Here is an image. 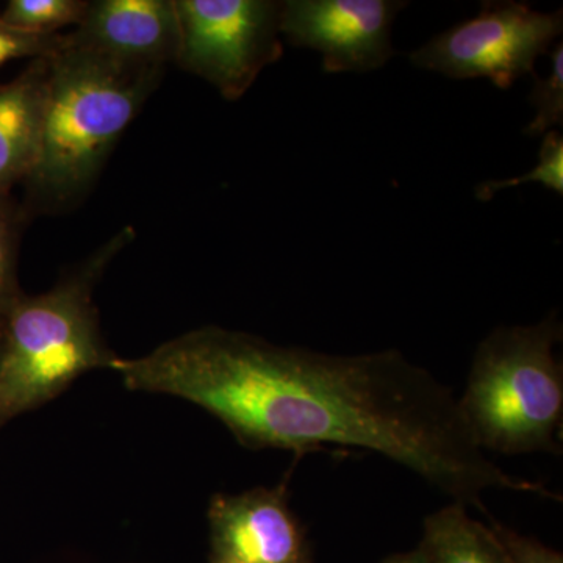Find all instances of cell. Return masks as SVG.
Masks as SVG:
<instances>
[{
	"instance_id": "3957f363",
	"label": "cell",
	"mask_w": 563,
	"mask_h": 563,
	"mask_svg": "<svg viewBox=\"0 0 563 563\" xmlns=\"http://www.w3.org/2000/svg\"><path fill=\"white\" fill-rule=\"evenodd\" d=\"M133 239L132 228L122 229L51 290L22 292L11 307L0 343V429L54 401L84 374L113 372L121 357L103 339L95 291Z\"/></svg>"
},
{
	"instance_id": "277c9868",
	"label": "cell",
	"mask_w": 563,
	"mask_h": 563,
	"mask_svg": "<svg viewBox=\"0 0 563 563\" xmlns=\"http://www.w3.org/2000/svg\"><path fill=\"white\" fill-rule=\"evenodd\" d=\"M562 336L553 312L496 328L479 343L457 401L484 453L562 454L563 368L554 351Z\"/></svg>"
},
{
	"instance_id": "7a4b0ae2",
	"label": "cell",
	"mask_w": 563,
	"mask_h": 563,
	"mask_svg": "<svg viewBox=\"0 0 563 563\" xmlns=\"http://www.w3.org/2000/svg\"><path fill=\"white\" fill-rule=\"evenodd\" d=\"M166 68L117 60L70 38L49 57L38 158L22 184L27 217L79 206Z\"/></svg>"
},
{
	"instance_id": "7c38bea8",
	"label": "cell",
	"mask_w": 563,
	"mask_h": 563,
	"mask_svg": "<svg viewBox=\"0 0 563 563\" xmlns=\"http://www.w3.org/2000/svg\"><path fill=\"white\" fill-rule=\"evenodd\" d=\"M90 0H9L0 18L22 32L55 36L79 27Z\"/></svg>"
},
{
	"instance_id": "4fadbf2b",
	"label": "cell",
	"mask_w": 563,
	"mask_h": 563,
	"mask_svg": "<svg viewBox=\"0 0 563 563\" xmlns=\"http://www.w3.org/2000/svg\"><path fill=\"white\" fill-rule=\"evenodd\" d=\"M31 218L13 195L0 196V324L21 298L18 262L22 233Z\"/></svg>"
},
{
	"instance_id": "ba28073f",
	"label": "cell",
	"mask_w": 563,
	"mask_h": 563,
	"mask_svg": "<svg viewBox=\"0 0 563 563\" xmlns=\"http://www.w3.org/2000/svg\"><path fill=\"white\" fill-rule=\"evenodd\" d=\"M209 563H313L306 528L287 484L217 493L207 509Z\"/></svg>"
},
{
	"instance_id": "9a60e30c",
	"label": "cell",
	"mask_w": 563,
	"mask_h": 563,
	"mask_svg": "<svg viewBox=\"0 0 563 563\" xmlns=\"http://www.w3.org/2000/svg\"><path fill=\"white\" fill-rule=\"evenodd\" d=\"M532 181H539L559 196L563 195V139L558 131L544 133L539 151V162L531 173L512 177V179L483 181L477 185L476 198L479 201H490L498 191L532 184Z\"/></svg>"
},
{
	"instance_id": "2e32d148",
	"label": "cell",
	"mask_w": 563,
	"mask_h": 563,
	"mask_svg": "<svg viewBox=\"0 0 563 563\" xmlns=\"http://www.w3.org/2000/svg\"><path fill=\"white\" fill-rule=\"evenodd\" d=\"M65 35L66 33L55 36L32 35L7 24L0 18V69L11 62L24 60V58L33 62L51 57L65 43Z\"/></svg>"
},
{
	"instance_id": "e0dca14e",
	"label": "cell",
	"mask_w": 563,
	"mask_h": 563,
	"mask_svg": "<svg viewBox=\"0 0 563 563\" xmlns=\"http://www.w3.org/2000/svg\"><path fill=\"white\" fill-rule=\"evenodd\" d=\"M510 563H563V555L533 537L523 536L499 521H488Z\"/></svg>"
},
{
	"instance_id": "d6986e66",
	"label": "cell",
	"mask_w": 563,
	"mask_h": 563,
	"mask_svg": "<svg viewBox=\"0 0 563 563\" xmlns=\"http://www.w3.org/2000/svg\"><path fill=\"white\" fill-rule=\"evenodd\" d=\"M2 325H3V322H2V324H0V343H2Z\"/></svg>"
},
{
	"instance_id": "5bb4252c",
	"label": "cell",
	"mask_w": 563,
	"mask_h": 563,
	"mask_svg": "<svg viewBox=\"0 0 563 563\" xmlns=\"http://www.w3.org/2000/svg\"><path fill=\"white\" fill-rule=\"evenodd\" d=\"M555 43L550 51L551 69L547 77L533 76L536 84L529 102L536 109V117L525 128L526 135L539 136L563 125V46Z\"/></svg>"
},
{
	"instance_id": "8992f818",
	"label": "cell",
	"mask_w": 563,
	"mask_h": 563,
	"mask_svg": "<svg viewBox=\"0 0 563 563\" xmlns=\"http://www.w3.org/2000/svg\"><path fill=\"white\" fill-rule=\"evenodd\" d=\"M563 31V11L544 13L525 2H483L472 20L459 22L409 55L417 68L450 79L485 77L509 90L536 76L537 58L548 54Z\"/></svg>"
},
{
	"instance_id": "52a82bcc",
	"label": "cell",
	"mask_w": 563,
	"mask_h": 563,
	"mask_svg": "<svg viewBox=\"0 0 563 563\" xmlns=\"http://www.w3.org/2000/svg\"><path fill=\"white\" fill-rule=\"evenodd\" d=\"M404 0H284L280 35L322 55L328 74L369 73L395 55L391 25Z\"/></svg>"
},
{
	"instance_id": "6da1fadb",
	"label": "cell",
	"mask_w": 563,
	"mask_h": 563,
	"mask_svg": "<svg viewBox=\"0 0 563 563\" xmlns=\"http://www.w3.org/2000/svg\"><path fill=\"white\" fill-rule=\"evenodd\" d=\"M113 372L129 390L201 407L250 450L372 451L485 514L488 492L561 501L496 465L474 442L453 390L393 347L325 354L203 325L143 357H121Z\"/></svg>"
},
{
	"instance_id": "8fae6325",
	"label": "cell",
	"mask_w": 563,
	"mask_h": 563,
	"mask_svg": "<svg viewBox=\"0 0 563 563\" xmlns=\"http://www.w3.org/2000/svg\"><path fill=\"white\" fill-rule=\"evenodd\" d=\"M420 544L431 563H510L488 525L457 503L426 518Z\"/></svg>"
},
{
	"instance_id": "30bf717a",
	"label": "cell",
	"mask_w": 563,
	"mask_h": 563,
	"mask_svg": "<svg viewBox=\"0 0 563 563\" xmlns=\"http://www.w3.org/2000/svg\"><path fill=\"white\" fill-rule=\"evenodd\" d=\"M47 79L49 57L29 62L14 79L0 84V196L13 195L38 158Z\"/></svg>"
},
{
	"instance_id": "ac0fdd59",
	"label": "cell",
	"mask_w": 563,
	"mask_h": 563,
	"mask_svg": "<svg viewBox=\"0 0 563 563\" xmlns=\"http://www.w3.org/2000/svg\"><path fill=\"white\" fill-rule=\"evenodd\" d=\"M383 563H431L429 562L428 554H426L424 548L421 544H418L417 548L412 551H407V553L390 555V558L385 559Z\"/></svg>"
},
{
	"instance_id": "5b68a950",
	"label": "cell",
	"mask_w": 563,
	"mask_h": 563,
	"mask_svg": "<svg viewBox=\"0 0 563 563\" xmlns=\"http://www.w3.org/2000/svg\"><path fill=\"white\" fill-rule=\"evenodd\" d=\"M174 2L180 29L174 65L209 81L225 101L242 99L284 55L277 0Z\"/></svg>"
},
{
	"instance_id": "9c48e42d",
	"label": "cell",
	"mask_w": 563,
	"mask_h": 563,
	"mask_svg": "<svg viewBox=\"0 0 563 563\" xmlns=\"http://www.w3.org/2000/svg\"><path fill=\"white\" fill-rule=\"evenodd\" d=\"M70 38L135 65H174L179 49V16L174 0H90Z\"/></svg>"
}]
</instances>
